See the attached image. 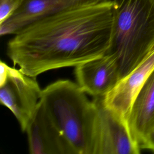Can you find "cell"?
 <instances>
[{
    "label": "cell",
    "mask_w": 154,
    "mask_h": 154,
    "mask_svg": "<svg viewBox=\"0 0 154 154\" xmlns=\"http://www.w3.org/2000/svg\"><path fill=\"white\" fill-rule=\"evenodd\" d=\"M113 7L112 0H92L36 20L14 34L7 54L35 78L102 57L110 46Z\"/></svg>",
    "instance_id": "6da1fadb"
},
{
    "label": "cell",
    "mask_w": 154,
    "mask_h": 154,
    "mask_svg": "<svg viewBox=\"0 0 154 154\" xmlns=\"http://www.w3.org/2000/svg\"><path fill=\"white\" fill-rule=\"evenodd\" d=\"M40 102L72 154H91L96 106L78 84L56 81L42 90Z\"/></svg>",
    "instance_id": "7a4b0ae2"
},
{
    "label": "cell",
    "mask_w": 154,
    "mask_h": 154,
    "mask_svg": "<svg viewBox=\"0 0 154 154\" xmlns=\"http://www.w3.org/2000/svg\"><path fill=\"white\" fill-rule=\"evenodd\" d=\"M113 23L109 48L120 79L154 51V0H112Z\"/></svg>",
    "instance_id": "3957f363"
},
{
    "label": "cell",
    "mask_w": 154,
    "mask_h": 154,
    "mask_svg": "<svg viewBox=\"0 0 154 154\" xmlns=\"http://www.w3.org/2000/svg\"><path fill=\"white\" fill-rule=\"evenodd\" d=\"M41 93L36 78L0 62V101L12 112L22 132L36 110Z\"/></svg>",
    "instance_id": "277c9868"
},
{
    "label": "cell",
    "mask_w": 154,
    "mask_h": 154,
    "mask_svg": "<svg viewBox=\"0 0 154 154\" xmlns=\"http://www.w3.org/2000/svg\"><path fill=\"white\" fill-rule=\"evenodd\" d=\"M96 116L91 154H137L140 147L130 131L128 120L107 108L103 97H94Z\"/></svg>",
    "instance_id": "5b68a950"
},
{
    "label": "cell",
    "mask_w": 154,
    "mask_h": 154,
    "mask_svg": "<svg viewBox=\"0 0 154 154\" xmlns=\"http://www.w3.org/2000/svg\"><path fill=\"white\" fill-rule=\"evenodd\" d=\"M75 75L80 88L94 97H103L120 80L116 60L109 54L76 66Z\"/></svg>",
    "instance_id": "8992f818"
},
{
    "label": "cell",
    "mask_w": 154,
    "mask_h": 154,
    "mask_svg": "<svg viewBox=\"0 0 154 154\" xmlns=\"http://www.w3.org/2000/svg\"><path fill=\"white\" fill-rule=\"evenodd\" d=\"M153 69L154 51L103 97L104 105L128 120L136 95Z\"/></svg>",
    "instance_id": "52a82bcc"
},
{
    "label": "cell",
    "mask_w": 154,
    "mask_h": 154,
    "mask_svg": "<svg viewBox=\"0 0 154 154\" xmlns=\"http://www.w3.org/2000/svg\"><path fill=\"white\" fill-rule=\"evenodd\" d=\"M25 132L31 154H72L40 102Z\"/></svg>",
    "instance_id": "ba28073f"
},
{
    "label": "cell",
    "mask_w": 154,
    "mask_h": 154,
    "mask_svg": "<svg viewBox=\"0 0 154 154\" xmlns=\"http://www.w3.org/2000/svg\"><path fill=\"white\" fill-rule=\"evenodd\" d=\"M90 1L92 0H25L7 19L0 23V34H14L36 20Z\"/></svg>",
    "instance_id": "9c48e42d"
},
{
    "label": "cell",
    "mask_w": 154,
    "mask_h": 154,
    "mask_svg": "<svg viewBox=\"0 0 154 154\" xmlns=\"http://www.w3.org/2000/svg\"><path fill=\"white\" fill-rule=\"evenodd\" d=\"M128 123L140 149L145 138L154 128V69L132 103Z\"/></svg>",
    "instance_id": "30bf717a"
},
{
    "label": "cell",
    "mask_w": 154,
    "mask_h": 154,
    "mask_svg": "<svg viewBox=\"0 0 154 154\" xmlns=\"http://www.w3.org/2000/svg\"><path fill=\"white\" fill-rule=\"evenodd\" d=\"M141 149H146L154 152V128L149 132L144 142L143 143Z\"/></svg>",
    "instance_id": "8fae6325"
},
{
    "label": "cell",
    "mask_w": 154,
    "mask_h": 154,
    "mask_svg": "<svg viewBox=\"0 0 154 154\" xmlns=\"http://www.w3.org/2000/svg\"><path fill=\"white\" fill-rule=\"evenodd\" d=\"M24 1L25 0H0V2H6L11 4L15 7L16 10Z\"/></svg>",
    "instance_id": "7c38bea8"
}]
</instances>
